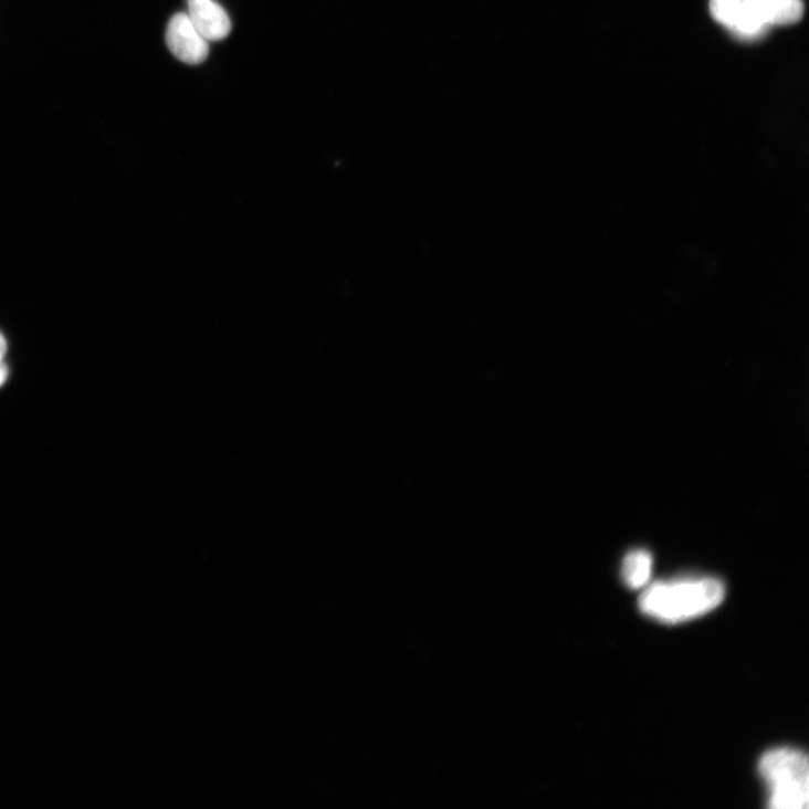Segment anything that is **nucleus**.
<instances>
[{
	"label": "nucleus",
	"instance_id": "nucleus-1",
	"mask_svg": "<svg viewBox=\"0 0 809 809\" xmlns=\"http://www.w3.org/2000/svg\"><path fill=\"white\" fill-rule=\"evenodd\" d=\"M725 587L715 578L656 582L640 597V609L647 616L666 623L700 618L723 601Z\"/></svg>",
	"mask_w": 809,
	"mask_h": 809
},
{
	"label": "nucleus",
	"instance_id": "nucleus-2",
	"mask_svg": "<svg viewBox=\"0 0 809 809\" xmlns=\"http://www.w3.org/2000/svg\"><path fill=\"white\" fill-rule=\"evenodd\" d=\"M759 771L770 787L773 809H806L809 800V767L805 754L777 749L766 754Z\"/></svg>",
	"mask_w": 809,
	"mask_h": 809
},
{
	"label": "nucleus",
	"instance_id": "nucleus-3",
	"mask_svg": "<svg viewBox=\"0 0 809 809\" xmlns=\"http://www.w3.org/2000/svg\"><path fill=\"white\" fill-rule=\"evenodd\" d=\"M166 39L174 55L185 63L199 64L209 56L210 41L197 31L186 13L171 18Z\"/></svg>",
	"mask_w": 809,
	"mask_h": 809
},
{
	"label": "nucleus",
	"instance_id": "nucleus-4",
	"mask_svg": "<svg viewBox=\"0 0 809 809\" xmlns=\"http://www.w3.org/2000/svg\"><path fill=\"white\" fill-rule=\"evenodd\" d=\"M187 15L208 41H221L231 32L230 17L214 0H188Z\"/></svg>",
	"mask_w": 809,
	"mask_h": 809
},
{
	"label": "nucleus",
	"instance_id": "nucleus-5",
	"mask_svg": "<svg viewBox=\"0 0 809 809\" xmlns=\"http://www.w3.org/2000/svg\"><path fill=\"white\" fill-rule=\"evenodd\" d=\"M749 10L766 25H789L801 20V0H745Z\"/></svg>",
	"mask_w": 809,
	"mask_h": 809
},
{
	"label": "nucleus",
	"instance_id": "nucleus-6",
	"mask_svg": "<svg viewBox=\"0 0 809 809\" xmlns=\"http://www.w3.org/2000/svg\"><path fill=\"white\" fill-rule=\"evenodd\" d=\"M652 566L653 559L648 551L634 550L623 561L622 578L630 588H642L651 578Z\"/></svg>",
	"mask_w": 809,
	"mask_h": 809
},
{
	"label": "nucleus",
	"instance_id": "nucleus-7",
	"mask_svg": "<svg viewBox=\"0 0 809 809\" xmlns=\"http://www.w3.org/2000/svg\"><path fill=\"white\" fill-rule=\"evenodd\" d=\"M744 0H711L713 18L729 30L735 24Z\"/></svg>",
	"mask_w": 809,
	"mask_h": 809
},
{
	"label": "nucleus",
	"instance_id": "nucleus-8",
	"mask_svg": "<svg viewBox=\"0 0 809 809\" xmlns=\"http://www.w3.org/2000/svg\"><path fill=\"white\" fill-rule=\"evenodd\" d=\"M8 351V344L6 337L0 334V364H3V359Z\"/></svg>",
	"mask_w": 809,
	"mask_h": 809
},
{
	"label": "nucleus",
	"instance_id": "nucleus-9",
	"mask_svg": "<svg viewBox=\"0 0 809 809\" xmlns=\"http://www.w3.org/2000/svg\"><path fill=\"white\" fill-rule=\"evenodd\" d=\"M9 377V369L4 364H0V387H2Z\"/></svg>",
	"mask_w": 809,
	"mask_h": 809
}]
</instances>
